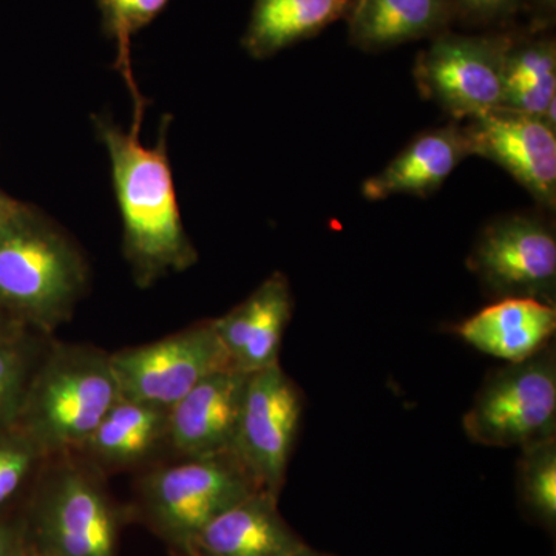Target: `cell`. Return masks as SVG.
<instances>
[{
	"label": "cell",
	"instance_id": "cell-24",
	"mask_svg": "<svg viewBox=\"0 0 556 556\" xmlns=\"http://www.w3.org/2000/svg\"><path fill=\"white\" fill-rule=\"evenodd\" d=\"M170 0H97L101 13V27L109 39H113L118 47L116 68L126 79L131 97L135 101V123L142 121L144 105L139 94L137 83L130 64V43L134 35L148 27Z\"/></svg>",
	"mask_w": 556,
	"mask_h": 556
},
{
	"label": "cell",
	"instance_id": "cell-10",
	"mask_svg": "<svg viewBox=\"0 0 556 556\" xmlns=\"http://www.w3.org/2000/svg\"><path fill=\"white\" fill-rule=\"evenodd\" d=\"M305 396L280 364L249 372L232 453L260 490L280 496Z\"/></svg>",
	"mask_w": 556,
	"mask_h": 556
},
{
	"label": "cell",
	"instance_id": "cell-16",
	"mask_svg": "<svg viewBox=\"0 0 556 556\" xmlns=\"http://www.w3.org/2000/svg\"><path fill=\"white\" fill-rule=\"evenodd\" d=\"M453 331L481 353L515 364L554 340L556 308L535 299H497Z\"/></svg>",
	"mask_w": 556,
	"mask_h": 556
},
{
	"label": "cell",
	"instance_id": "cell-19",
	"mask_svg": "<svg viewBox=\"0 0 556 556\" xmlns=\"http://www.w3.org/2000/svg\"><path fill=\"white\" fill-rule=\"evenodd\" d=\"M354 5L356 0H254L241 47L254 60H268L346 21Z\"/></svg>",
	"mask_w": 556,
	"mask_h": 556
},
{
	"label": "cell",
	"instance_id": "cell-15",
	"mask_svg": "<svg viewBox=\"0 0 556 556\" xmlns=\"http://www.w3.org/2000/svg\"><path fill=\"white\" fill-rule=\"evenodd\" d=\"M471 156L464 124L452 123L422 131L388 163L386 169L362 185V195L369 201L393 195L427 199L464 160Z\"/></svg>",
	"mask_w": 556,
	"mask_h": 556
},
{
	"label": "cell",
	"instance_id": "cell-5",
	"mask_svg": "<svg viewBox=\"0 0 556 556\" xmlns=\"http://www.w3.org/2000/svg\"><path fill=\"white\" fill-rule=\"evenodd\" d=\"M257 490L232 452L181 459L142 475L130 519L148 527L172 556H192L201 530Z\"/></svg>",
	"mask_w": 556,
	"mask_h": 556
},
{
	"label": "cell",
	"instance_id": "cell-8",
	"mask_svg": "<svg viewBox=\"0 0 556 556\" xmlns=\"http://www.w3.org/2000/svg\"><path fill=\"white\" fill-rule=\"evenodd\" d=\"M467 266L496 299H535L555 305L554 223L538 211L492 219L475 241Z\"/></svg>",
	"mask_w": 556,
	"mask_h": 556
},
{
	"label": "cell",
	"instance_id": "cell-20",
	"mask_svg": "<svg viewBox=\"0 0 556 556\" xmlns=\"http://www.w3.org/2000/svg\"><path fill=\"white\" fill-rule=\"evenodd\" d=\"M556 42L551 33L510 30L504 67L503 108L555 126Z\"/></svg>",
	"mask_w": 556,
	"mask_h": 556
},
{
	"label": "cell",
	"instance_id": "cell-30",
	"mask_svg": "<svg viewBox=\"0 0 556 556\" xmlns=\"http://www.w3.org/2000/svg\"><path fill=\"white\" fill-rule=\"evenodd\" d=\"M31 556H38V555H33V554H31Z\"/></svg>",
	"mask_w": 556,
	"mask_h": 556
},
{
	"label": "cell",
	"instance_id": "cell-6",
	"mask_svg": "<svg viewBox=\"0 0 556 556\" xmlns=\"http://www.w3.org/2000/svg\"><path fill=\"white\" fill-rule=\"evenodd\" d=\"M471 441L485 447L525 448L556 438V348L486 375L463 419Z\"/></svg>",
	"mask_w": 556,
	"mask_h": 556
},
{
	"label": "cell",
	"instance_id": "cell-28",
	"mask_svg": "<svg viewBox=\"0 0 556 556\" xmlns=\"http://www.w3.org/2000/svg\"><path fill=\"white\" fill-rule=\"evenodd\" d=\"M24 332H28V329L21 327L17 321H14L13 318L7 316V314L0 309V340L17 338V336L24 334Z\"/></svg>",
	"mask_w": 556,
	"mask_h": 556
},
{
	"label": "cell",
	"instance_id": "cell-22",
	"mask_svg": "<svg viewBox=\"0 0 556 556\" xmlns=\"http://www.w3.org/2000/svg\"><path fill=\"white\" fill-rule=\"evenodd\" d=\"M519 501L530 518L555 533L556 438L521 448L517 464Z\"/></svg>",
	"mask_w": 556,
	"mask_h": 556
},
{
	"label": "cell",
	"instance_id": "cell-7",
	"mask_svg": "<svg viewBox=\"0 0 556 556\" xmlns=\"http://www.w3.org/2000/svg\"><path fill=\"white\" fill-rule=\"evenodd\" d=\"M510 30L479 35L450 30L431 39L413 68L420 94L456 123L503 108Z\"/></svg>",
	"mask_w": 556,
	"mask_h": 556
},
{
	"label": "cell",
	"instance_id": "cell-21",
	"mask_svg": "<svg viewBox=\"0 0 556 556\" xmlns=\"http://www.w3.org/2000/svg\"><path fill=\"white\" fill-rule=\"evenodd\" d=\"M50 339L28 331L0 340V430L17 426L33 375Z\"/></svg>",
	"mask_w": 556,
	"mask_h": 556
},
{
	"label": "cell",
	"instance_id": "cell-27",
	"mask_svg": "<svg viewBox=\"0 0 556 556\" xmlns=\"http://www.w3.org/2000/svg\"><path fill=\"white\" fill-rule=\"evenodd\" d=\"M522 14L529 20L527 30L551 33L556 20V0H526Z\"/></svg>",
	"mask_w": 556,
	"mask_h": 556
},
{
	"label": "cell",
	"instance_id": "cell-9",
	"mask_svg": "<svg viewBox=\"0 0 556 556\" xmlns=\"http://www.w3.org/2000/svg\"><path fill=\"white\" fill-rule=\"evenodd\" d=\"M121 396L169 409L201 380L233 368L214 318L155 342L110 354Z\"/></svg>",
	"mask_w": 556,
	"mask_h": 556
},
{
	"label": "cell",
	"instance_id": "cell-3",
	"mask_svg": "<svg viewBox=\"0 0 556 556\" xmlns=\"http://www.w3.org/2000/svg\"><path fill=\"white\" fill-rule=\"evenodd\" d=\"M33 555L118 556L130 519L104 473L79 453L49 457L21 510Z\"/></svg>",
	"mask_w": 556,
	"mask_h": 556
},
{
	"label": "cell",
	"instance_id": "cell-18",
	"mask_svg": "<svg viewBox=\"0 0 556 556\" xmlns=\"http://www.w3.org/2000/svg\"><path fill=\"white\" fill-rule=\"evenodd\" d=\"M169 448V409L121 397L79 455L104 470L144 466Z\"/></svg>",
	"mask_w": 556,
	"mask_h": 556
},
{
	"label": "cell",
	"instance_id": "cell-26",
	"mask_svg": "<svg viewBox=\"0 0 556 556\" xmlns=\"http://www.w3.org/2000/svg\"><path fill=\"white\" fill-rule=\"evenodd\" d=\"M0 556H31L21 511L0 519Z\"/></svg>",
	"mask_w": 556,
	"mask_h": 556
},
{
	"label": "cell",
	"instance_id": "cell-4",
	"mask_svg": "<svg viewBox=\"0 0 556 556\" xmlns=\"http://www.w3.org/2000/svg\"><path fill=\"white\" fill-rule=\"evenodd\" d=\"M121 397L109 353L51 338L17 427L47 457L79 453Z\"/></svg>",
	"mask_w": 556,
	"mask_h": 556
},
{
	"label": "cell",
	"instance_id": "cell-11",
	"mask_svg": "<svg viewBox=\"0 0 556 556\" xmlns=\"http://www.w3.org/2000/svg\"><path fill=\"white\" fill-rule=\"evenodd\" d=\"M471 156L493 161L546 212L556 207V130L546 121L496 109L464 124Z\"/></svg>",
	"mask_w": 556,
	"mask_h": 556
},
{
	"label": "cell",
	"instance_id": "cell-14",
	"mask_svg": "<svg viewBox=\"0 0 556 556\" xmlns=\"http://www.w3.org/2000/svg\"><path fill=\"white\" fill-rule=\"evenodd\" d=\"M278 497L252 493L223 511L197 536L192 556H292L308 546L281 517Z\"/></svg>",
	"mask_w": 556,
	"mask_h": 556
},
{
	"label": "cell",
	"instance_id": "cell-25",
	"mask_svg": "<svg viewBox=\"0 0 556 556\" xmlns=\"http://www.w3.org/2000/svg\"><path fill=\"white\" fill-rule=\"evenodd\" d=\"M526 0H453L456 24L482 31H503L517 27L515 22Z\"/></svg>",
	"mask_w": 556,
	"mask_h": 556
},
{
	"label": "cell",
	"instance_id": "cell-17",
	"mask_svg": "<svg viewBox=\"0 0 556 556\" xmlns=\"http://www.w3.org/2000/svg\"><path fill=\"white\" fill-rule=\"evenodd\" d=\"M346 22L351 46L379 53L444 35L456 24V11L453 0H356Z\"/></svg>",
	"mask_w": 556,
	"mask_h": 556
},
{
	"label": "cell",
	"instance_id": "cell-1",
	"mask_svg": "<svg viewBox=\"0 0 556 556\" xmlns=\"http://www.w3.org/2000/svg\"><path fill=\"white\" fill-rule=\"evenodd\" d=\"M93 123L112 164L124 255L138 287H152L167 274L192 268L199 254L179 214L167 156V123L155 148L141 144L139 129L124 131L105 116H94Z\"/></svg>",
	"mask_w": 556,
	"mask_h": 556
},
{
	"label": "cell",
	"instance_id": "cell-12",
	"mask_svg": "<svg viewBox=\"0 0 556 556\" xmlns=\"http://www.w3.org/2000/svg\"><path fill=\"white\" fill-rule=\"evenodd\" d=\"M249 372L223 369L169 408V448L181 459L232 452Z\"/></svg>",
	"mask_w": 556,
	"mask_h": 556
},
{
	"label": "cell",
	"instance_id": "cell-13",
	"mask_svg": "<svg viewBox=\"0 0 556 556\" xmlns=\"http://www.w3.org/2000/svg\"><path fill=\"white\" fill-rule=\"evenodd\" d=\"M294 313L288 278L274 273L247 300L214 318L233 368L243 372L280 364L281 340Z\"/></svg>",
	"mask_w": 556,
	"mask_h": 556
},
{
	"label": "cell",
	"instance_id": "cell-23",
	"mask_svg": "<svg viewBox=\"0 0 556 556\" xmlns=\"http://www.w3.org/2000/svg\"><path fill=\"white\" fill-rule=\"evenodd\" d=\"M47 459L20 427L0 430V519L20 514Z\"/></svg>",
	"mask_w": 556,
	"mask_h": 556
},
{
	"label": "cell",
	"instance_id": "cell-2",
	"mask_svg": "<svg viewBox=\"0 0 556 556\" xmlns=\"http://www.w3.org/2000/svg\"><path fill=\"white\" fill-rule=\"evenodd\" d=\"M87 287L83 252L39 208L22 203L0 226V309L21 327L53 338Z\"/></svg>",
	"mask_w": 556,
	"mask_h": 556
},
{
	"label": "cell",
	"instance_id": "cell-29",
	"mask_svg": "<svg viewBox=\"0 0 556 556\" xmlns=\"http://www.w3.org/2000/svg\"><path fill=\"white\" fill-rule=\"evenodd\" d=\"M292 556H332L328 554H320V552L313 551L309 546H306L305 548H302V551L299 552V554L292 555Z\"/></svg>",
	"mask_w": 556,
	"mask_h": 556
}]
</instances>
